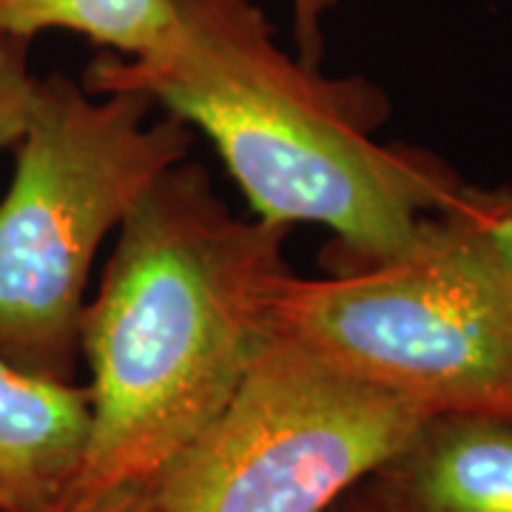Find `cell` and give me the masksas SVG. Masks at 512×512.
Returning a JSON list of instances; mask_svg holds the SVG:
<instances>
[{"instance_id": "obj_1", "label": "cell", "mask_w": 512, "mask_h": 512, "mask_svg": "<svg viewBox=\"0 0 512 512\" xmlns=\"http://www.w3.org/2000/svg\"><path fill=\"white\" fill-rule=\"evenodd\" d=\"M160 49L100 55L89 92H134L200 128L237 180L254 217L330 231L322 268L413 251L430 217L470 185L430 151L387 146L376 131L390 97L367 77H330L288 55L256 0H174Z\"/></svg>"}, {"instance_id": "obj_2", "label": "cell", "mask_w": 512, "mask_h": 512, "mask_svg": "<svg viewBox=\"0 0 512 512\" xmlns=\"http://www.w3.org/2000/svg\"><path fill=\"white\" fill-rule=\"evenodd\" d=\"M288 237L191 160L137 200L80 316L92 433L72 490L151 481L220 413L279 333Z\"/></svg>"}, {"instance_id": "obj_3", "label": "cell", "mask_w": 512, "mask_h": 512, "mask_svg": "<svg viewBox=\"0 0 512 512\" xmlns=\"http://www.w3.org/2000/svg\"><path fill=\"white\" fill-rule=\"evenodd\" d=\"M134 92L37 74L15 174L0 200V356L74 382L80 316L103 239L194 146V128Z\"/></svg>"}, {"instance_id": "obj_4", "label": "cell", "mask_w": 512, "mask_h": 512, "mask_svg": "<svg viewBox=\"0 0 512 512\" xmlns=\"http://www.w3.org/2000/svg\"><path fill=\"white\" fill-rule=\"evenodd\" d=\"M279 330L430 416L512 421V296L436 217L402 256L293 274Z\"/></svg>"}, {"instance_id": "obj_5", "label": "cell", "mask_w": 512, "mask_h": 512, "mask_svg": "<svg viewBox=\"0 0 512 512\" xmlns=\"http://www.w3.org/2000/svg\"><path fill=\"white\" fill-rule=\"evenodd\" d=\"M427 419L279 330L148 487L163 512H330Z\"/></svg>"}, {"instance_id": "obj_6", "label": "cell", "mask_w": 512, "mask_h": 512, "mask_svg": "<svg viewBox=\"0 0 512 512\" xmlns=\"http://www.w3.org/2000/svg\"><path fill=\"white\" fill-rule=\"evenodd\" d=\"M356 495L370 512H512V421L430 416Z\"/></svg>"}, {"instance_id": "obj_7", "label": "cell", "mask_w": 512, "mask_h": 512, "mask_svg": "<svg viewBox=\"0 0 512 512\" xmlns=\"http://www.w3.org/2000/svg\"><path fill=\"white\" fill-rule=\"evenodd\" d=\"M92 433L89 387L0 356V512H43L72 490Z\"/></svg>"}, {"instance_id": "obj_8", "label": "cell", "mask_w": 512, "mask_h": 512, "mask_svg": "<svg viewBox=\"0 0 512 512\" xmlns=\"http://www.w3.org/2000/svg\"><path fill=\"white\" fill-rule=\"evenodd\" d=\"M174 23V0H0V37L35 43L40 35L66 32L117 57L160 49Z\"/></svg>"}, {"instance_id": "obj_9", "label": "cell", "mask_w": 512, "mask_h": 512, "mask_svg": "<svg viewBox=\"0 0 512 512\" xmlns=\"http://www.w3.org/2000/svg\"><path fill=\"white\" fill-rule=\"evenodd\" d=\"M436 225L512 296V191L470 185L453 208L436 214Z\"/></svg>"}, {"instance_id": "obj_10", "label": "cell", "mask_w": 512, "mask_h": 512, "mask_svg": "<svg viewBox=\"0 0 512 512\" xmlns=\"http://www.w3.org/2000/svg\"><path fill=\"white\" fill-rule=\"evenodd\" d=\"M37 72L32 69V40L0 37V151L15 148L20 140Z\"/></svg>"}, {"instance_id": "obj_11", "label": "cell", "mask_w": 512, "mask_h": 512, "mask_svg": "<svg viewBox=\"0 0 512 512\" xmlns=\"http://www.w3.org/2000/svg\"><path fill=\"white\" fill-rule=\"evenodd\" d=\"M43 512H163V507L157 504L148 481H143V484H117L92 493L69 490Z\"/></svg>"}, {"instance_id": "obj_12", "label": "cell", "mask_w": 512, "mask_h": 512, "mask_svg": "<svg viewBox=\"0 0 512 512\" xmlns=\"http://www.w3.org/2000/svg\"><path fill=\"white\" fill-rule=\"evenodd\" d=\"M345 0H291L293 46L296 57L308 66H322L325 57V23Z\"/></svg>"}, {"instance_id": "obj_13", "label": "cell", "mask_w": 512, "mask_h": 512, "mask_svg": "<svg viewBox=\"0 0 512 512\" xmlns=\"http://www.w3.org/2000/svg\"><path fill=\"white\" fill-rule=\"evenodd\" d=\"M330 512H370V510H367L365 501H362V498L356 495V490H353V493L345 495V498H342V501H339V504H336Z\"/></svg>"}]
</instances>
